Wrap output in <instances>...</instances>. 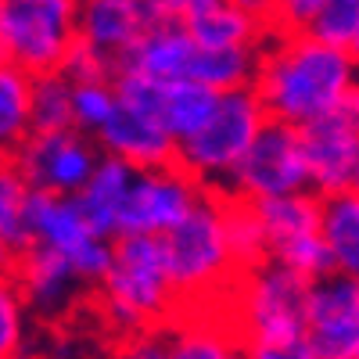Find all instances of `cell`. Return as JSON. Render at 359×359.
Here are the masks:
<instances>
[{
    "label": "cell",
    "instance_id": "44dd1931",
    "mask_svg": "<svg viewBox=\"0 0 359 359\" xmlns=\"http://www.w3.org/2000/svg\"><path fill=\"white\" fill-rule=\"evenodd\" d=\"M323 245L331 255L334 273L359 280V194L341 191V194H327L323 198Z\"/></svg>",
    "mask_w": 359,
    "mask_h": 359
},
{
    "label": "cell",
    "instance_id": "277c9868",
    "mask_svg": "<svg viewBox=\"0 0 359 359\" xmlns=\"http://www.w3.org/2000/svg\"><path fill=\"white\" fill-rule=\"evenodd\" d=\"M269 115L262 101L255 97V90H230L219 94L212 115L205 118V126L191 133L187 140H180L176 162L184 165L205 191H223L230 187V180L237 165L245 162L252 151V144L266 130Z\"/></svg>",
    "mask_w": 359,
    "mask_h": 359
},
{
    "label": "cell",
    "instance_id": "4fadbf2b",
    "mask_svg": "<svg viewBox=\"0 0 359 359\" xmlns=\"http://www.w3.org/2000/svg\"><path fill=\"white\" fill-rule=\"evenodd\" d=\"M15 284L25 298V306L33 309L36 323H47V327L72 320L94 298V287L76 273V266L69 259H62L57 252H47V248H36V245L22 248Z\"/></svg>",
    "mask_w": 359,
    "mask_h": 359
},
{
    "label": "cell",
    "instance_id": "d4e9b609",
    "mask_svg": "<svg viewBox=\"0 0 359 359\" xmlns=\"http://www.w3.org/2000/svg\"><path fill=\"white\" fill-rule=\"evenodd\" d=\"M36 316L11 280H0V359H33Z\"/></svg>",
    "mask_w": 359,
    "mask_h": 359
},
{
    "label": "cell",
    "instance_id": "7c38bea8",
    "mask_svg": "<svg viewBox=\"0 0 359 359\" xmlns=\"http://www.w3.org/2000/svg\"><path fill=\"white\" fill-rule=\"evenodd\" d=\"M302 147L313 194L327 198L352 191L359 172V83L331 115L316 118L302 130Z\"/></svg>",
    "mask_w": 359,
    "mask_h": 359
},
{
    "label": "cell",
    "instance_id": "1f68e13d",
    "mask_svg": "<svg viewBox=\"0 0 359 359\" xmlns=\"http://www.w3.org/2000/svg\"><path fill=\"white\" fill-rule=\"evenodd\" d=\"M115 359H165V334L162 331H151V334H133L126 341H118Z\"/></svg>",
    "mask_w": 359,
    "mask_h": 359
},
{
    "label": "cell",
    "instance_id": "484cf974",
    "mask_svg": "<svg viewBox=\"0 0 359 359\" xmlns=\"http://www.w3.org/2000/svg\"><path fill=\"white\" fill-rule=\"evenodd\" d=\"M226 233H230V252L237 266H241V273L259 262H269V241L252 201L226 194Z\"/></svg>",
    "mask_w": 359,
    "mask_h": 359
},
{
    "label": "cell",
    "instance_id": "d6a6232c",
    "mask_svg": "<svg viewBox=\"0 0 359 359\" xmlns=\"http://www.w3.org/2000/svg\"><path fill=\"white\" fill-rule=\"evenodd\" d=\"M144 4H147V11H151L155 25H158V22H187L201 0H144Z\"/></svg>",
    "mask_w": 359,
    "mask_h": 359
},
{
    "label": "cell",
    "instance_id": "ba28073f",
    "mask_svg": "<svg viewBox=\"0 0 359 359\" xmlns=\"http://www.w3.org/2000/svg\"><path fill=\"white\" fill-rule=\"evenodd\" d=\"M29 245L69 259L90 287L104 280L115 255V241L94 230V223L86 219L76 198L36 194V191H33V205H29Z\"/></svg>",
    "mask_w": 359,
    "mask_h": 359
},
{
    "label": "cell",
    "instance_id": "d590c367",
    "mask_svg": "<svg viewBox=\"0 0 359 359\" xmlns=\"http://www.w3.org/2000/svg\"><path fill=\"white\" fill-rule=\"evenodd\" d=\"M348 54L355 57V65H359V29H355V36H352V43H348Z\"/></svg>",
    "mask_w": 359,
    "mask_h": 359
},
{
    "label": "cell",
    "instance_id": "ffe728a7",
    "mask_svg": "<svg viewBox=\"0 0 359 359\" xmlns=\"http://www.w3.org/2000/svg\"><path fill=\"white\" fill-rule=\"evenodd\" d=\"M133 176H137L133 165L104 155L101 165L94 169V176H90V184L76 194L79 208L94 223V230L111 237V241L118 237V223H123V208H126V198L133 187Z\"/></svg>",
    "mask_w": 359,
    "mask_h": 359
},
{
    "label": "cell",
    "instance_id": "cb8c5ba5",
    "mask_svg": "<svg viewBox=\"0 0 359 359\" xmlns=\"http://www.w3.org/2000/svg\"><path fill=\"white\" fill-rule=\"evenodd\" d=\"M29 205H33V187L22 176L15 158H0V237L22 252L29 248Z\"/></svg>",
    "mask_w": 359,
    "mask_h": 359
},
{
    "label": "cell",
    "instance_id": "7402d4cb",
    "mask_svg": "<svg viewBox=\"0 0 359 359\" xmlns=\"http://www.w3.org/2000/svg\"><path fill=\"white\" fill-rule=\"evenodd\" d=\"M33 137V76L0 57V158H15Z\"/></svg>",
    "mask_w": 359,
    "mask_h": 359
},
{
    "label": "cell",
    "instance_id": "603a6c76",
    "mask_svg": "<svg viewBox=\"0 0 359 359\" xmlns=\"http://www.w3.org/2000/svg\"><path fill=\"white\" fill-rule=\"evenodd\" d=\"M216 101H219V94L208 90L205 83H194V79L162 83V90H158V118L180 144V140H187L191 133H198L205 126V118L212 115Z\"/></svg>",
    "mask_w": 359,
    "mask_h": 359
},
{
    "label": "cell",
    "instance_id": "5b68a950",
    "mask_svg": "<svg viewBox=\"0 0 359 359\" xmlns=\"http://www.w3.org/2000/svg\"><path fill=\"white\" fill-rule=\"evenodd\" d=\"M309 291L313 284L306 277H298L287 266L269 259L237 277L223 309L237 323L245 345L266 338H294L306 334Z\"/></svg>",
    "mask_w": 359,
    "mask_h": 359
},
{
    "label": "cell",
    "instance_id": "836d02e7",
    "mask_svg": "<svg viewBox=\"0 0 359 359\" xmlns=\"http://www.w3.org/2000/svg\"><path fill=\"white\" fill-rule=\"evenodd\" d=\"M241 8H248L252 15H259L262 22H269L277 29V15H280V8H284V0H237Z\"/></svg>",
    "mask_w": 359,
    "mask_h": 359
},
{
    "label": "cell",
    "instance_id": "74e56055",
    "mask_svg": "<svg viewBox=\"0 0 359 359\" xmlns=\"http://www.w3.org/2000/svg\"><path fill=\"white\" fill-rule=\"evenodd\" d=\"M97 359H115V355H97Z\"/></svg>",
    "mask_w": 359,
    "mask_h": 359
},
{
    "label": "cell",
    "instance_id": "3957f363",
    "mask_svg": "<svg viewBox=\"0 0 359 359\" xmlns=\"http://www.w3.org/2000/svg\"><path fill=\"white\" fill-rule=\"evenodd\" d=\"M165 262L184 309H223L230 287L241 277L230 233H226V194L205 191L194 212L172 233L162 237Z\"/></svg>",
    "mask_w": 359,
    "mask_h": 359
},
{
    "label": "cell",
    "instance_id": "9a60e30c",
    "mask_svg": "<svg viewBox=\"0 0 359 359\" xmlns=\"http://www.w3.org/2000/svg\"><path fill=\"white\" fill-rule=\"evenodd\" d=\"M101 151L126 162L133 169H158L176 162V137L165 130V123L158 115L123 104L118 101V111L111 115V123L97 133Z\"/></svg>",
    "mask_w": 359,
    "mask_h": 359
},
{
    "label": "cell",
    "instance_id": "4dcf8cb0",
    "mask_svg": "<svg viewBox=\"0 0 359 359\" xmlns=\"http://www.w3.org/2000/svg\"><path fill=\"white\" fill-rule=\"evenodd\" d=\"M248 359H320L316 348L309 345L306 334L294 338H266V341H248Z\"/></svg>",
    "mask_w": 359,
    "mask_h": 359
},
{
    "label": "cell",
    "instance_id": "4316f807",
    "mask_svg": "<svg viewBox=\"0 0 359 359\" xmlns=\"http://www.w3.org/2000/svg\"><path fill=\"white\" fill-rule=\"evenodd\" d=\"M72 130V79L65 72L33 76V133Z\"/></svg>",
    "mask_w": 359,
    "mask_h": 359
},
{
    "label": "cell",
    "instance_id": "83f0119b",
    "mask_svg": "<svg viewBox=\"0 0 359 359\" xmlns=\"http://www.w3.org/2000/svg\"><path fill=\"white\" fill-rule=\"evenodd\" d=\"M118 111V90L115 79L101 83H72V130L94 137L111 123V115Z\"/></svg>",
    "mask_w": 359,
    "mask_h": 359
},
{
    "label": "cell",
    "instance_id": "7a4b0ae2",
    "mask_svg": "<svg viewBox=\"0 0 359 359\" xmlns=\"http://www.w3.org/2000/svg\"><path fill=\"white\" fill-rule=\"evenodd\" d=\"M90 306L104 334L118 345L133 334H151L184 313L165 262L162 237H115V255Z\"/></svg>",
    "mask_w": 359,
    "mask_h": 359
},
{
    "label": "cell",
    "instance_id": "e575fe53",
    "mask_svg": "<svg viewBox=\"0 0 359 359\" xmlns=\"http://www.w3.org/2000/svg\"><path fill=\"white\" fill-rule=\"evenodd\" d=\"M18 248L8 241V237H0V280H11L15 269H18Z\"/></svg>",
    "mask_w": 359,
    "mask_h": 359
},
{
    "label": "cell",
    "instance_id": "ac0fdd59",
    "mask_svg": "<svg viewBox=\"0 0 359 359\" xmlns=\"http://www.w3.org/2000/svg\"><path fill=\"white\" fill-rule=\"evenodd\" d=\"M151 25L155 18L144 0H79V40L104 50L111 62H123Z\"/></svg>",
    "mask_w": 359,
    "mask_h": 359
},
{
    "label": "cell",
    "instance_id": "f546056e",
    "mask_svg": "<svg viewBox=\"0 0 359 359\" xmlns=\"http://www.w3.org/2000/svg\"><path fill=\"white\" fill-rule=\"evenodd\" d=\"M62 72H65L72 83H101V79H115L118 62H111L104 50H97V47H90V43L76 40V47L69 50Z\"/></svg>",
    "mask_w": 359,
    "mask_h": 359
},
{
    "label": "cell",
    "instance_id": "5bb4252c",
    "mask_svg": "<svg viewBox=\"0 0 359 359\" xmlns=\"http://www.w3.org/2000/svg\"><path fill=\"white\" fill-rule=\"evenodd\" d=\"M306 338L320 359H359V280L331 273L313 284Z\"/></svg>",
    "mask_w": 359,
    "mask_h": 359
},
{
    "label": "cell",
    "instance_id": "8fae6325",
    "mask_svg": "<svg viewBox=\"0 0 359 359\" xmlns=\"http://www.w3.org/2000/svg\"><path fill=\"white\" fill-rule=\"evenodd\" d=\"M101 158H104L101 144L79 130L33 133L15 155L29 187L36 194H62V198H76L90 184Z\"/></svg>",
    "mask_w": 359,
    "mask_h": 359
},
{
    "label": "cell",
    "instance_id": "6da1fadb",
    "mask_svg": "<svg viewBox=\"0 0 359 359\" xmlns=\"http://www.w3.org/2000/svg\"><path fill=\"white\" fill-rule=\"evenodd\" d=\"M359 83V65L345 47L316 40L313 33H277L259 54L252 79L269 123L306 130L331 115Z\"/></svg>",
    "mask_w": 359,
    "mask_h": 359
},
{
    "label": "cell",
    "instance_id": "e0dca14e",
    "mask_svg": "<svg viewBox=\"0 0 359 359\" xmlns=\"http://www.w3.org/2000/svg\"><path fill=\"white\" fill-rule=\"evenodd\" d=\"M165 359H248L226 309H184L165 327Z\"/></svg>",
    "mask_w": 359,
    "mask_h": 359
},
{
    "label": "cell",
    "instance_id": "8d00e7d4",
    "mask_svg": "<svg viewBox=\"0 0 359 359\" xmlns=\"http://www.w3.org/2000/svg\"><path fill=\"white\" fill-rule=\"evenodd\" d=\"M352 194H359V172H355V184H352Z\"/></svg>",
    "mask_w": 359,
    "mask_h": 359
},
{
    "label": "cell",
    "instance_id": "8992f818",
    "mask_svg": "<svg viewBox=\"0 0 359 359\" xmlns=\"http://www.w3.org/2000/svg\"><path fill=\"white\" fill-rule=\"evenodd\" d=\"M76 40L79 0H0V57L22 72H62Z\"/></svg>",
    "mask_w": 359,
    "mask_h": 359
},
{
    "label": "cell",
    "instance_id": "9c48e42d",
    "mask_svg": "<svg viewBox=\"0 0 359 359\" xmlns=\"http://www.w3.org/2000/svg\"><path fill=\"white\" fill-rule=\"evenodd\" d=\"M302 191H313L302 130L284 126V123H266V130L252 144L245 162L237 165L226 194L255 205V201H269V198L302 194Z\"/></svg>",
    "mask_w": 359,
    "mask_h": 359
},
{
    "label": "cell",
    "instance_id": "d6986e66",
    "mask_svg": "<svg viewBox=\"0 0 359 359\" xmlns=\"http://www.w3.org/2000/svg\"><path fill=\"white\" fill-rule=\"evenodd\" d=\"M191 29V36L205 50H252L262 54L269 36L277 33L269 22L241 8L237 0H201L184 22Z\"/></svg>",
    "mask_w": 359,
    "mask_h": 359
},
{
    "label": "cell",
    "instance_id": "f1b7e54d",
    "mask_svg": "<svg viewBox=\"0 0 359 359\" xmlns=\"http://www.w3.org/2000/svg\"><path fill=\"white\" fill-rule=\"evenodd\" d=\"M355 29H359V0H323V11L316 15L309 33L316 40H327L348 50Z\"/></svg>",
    "mask_w": 359,
    "mask_h": 359
},
{
    "label": "cell",
    "instance_id": "52a82bcc",
    "mask_svg": "<svg viewBox=\"0 0 359 359\" xmlns=\"http://www.w3.org/2000/svg\"><path fill=\"white\" fill-rule=\"evenodd\" d=\"M255 212L262 219L273 262L287 266L291 273L306 277L309 284L334 273L331 255H327V245H323V230H320V216H323L320 194L302 191L287 198L255 201Z\"/></svg>",
    "mask_w": 359,
    "mask_h": 359
},
{
    "label": "cell",
    "instance_id": "2e32d148",
    "mask_svg": "<svg viewBox=\"0 0 359 359\" xmlns=\"http://www.w3.org/2000/svg\"><path fill=\"white\" fill-rule=\"evenodd\" d=\"M201 62V43L184 22H158L140 36V43L118 62V72H137L158 83L194 79Z\"/></svg>",
    "mask_w": 359,
    "mask_h": 359
},
{
    "label": "cell",
    "instance_id": "30bf717a",
    "mask_svg": "<svg viewBox=\"0 0 359 359\" xmlns=\"http://www.w3.org/2000/svg\"><path fill=\"white\" fill-rule=\"evenodd\" d=\"M201 198L205 187L180 162L137 169L123 208V223H118V237H165L194 212Z\"/></svg>",
    "mask_w": 359,
    "mask_h": 359
}]
</instances>
